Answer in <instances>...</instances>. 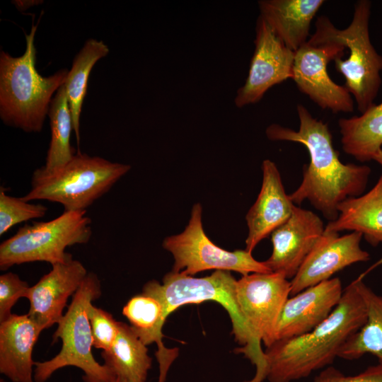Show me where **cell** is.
I'll use <instances>...</instances> for the list:
<instances>
[{
    "mask_svg": "<svg viewBox=\"0 0 382 382\" xmlns=\"http://www.w3.org/2000/svg\"><path fill=\"white\" fill-rule=\"evenodd\" d=\"M343 151L361 162L369 161L382 149V102L359 116L338 121Z\"/></svg>",
    "mask_w": 382,
    "mask_h": 382,
    "instance_id": "obj_23",
    "label": "cell"
},
{
    "mask_svg": "<svg viewBox=\"0 0 382 382\" xmlns=\"http://www.w3.org/2000/svg\"><path fill=\"white\" fill-rule=\"evenodd\" d=\"M382 166V149H379L374 156L373 159Z\"/></svg>",
    "mask_w": 382,
    "mask_h": 382,
    "instance_id": "obj_32",
    "label": "cell"
},
{
    "mask_svg": "<svg viewBox=\"0 0 382 382\" xmlns=\"http://www.w3.org/2000/svg\"><path fill=\"white\" fill-rule=\"evenodd\" d=\"M337 211V218L328 222L325 231H357L372 246L382 243V174L368 192L346 199Z\"/></svg>",
    "mask_w": 382,
    "mask_h": 382,
    "instance_id": "obj_21",
    "label": "cell"
},
{
    "mask_svg": "<svg viewBox=\"0 0 382 382\" xmlns=\"http://www.w3.org/2000/svg\"><path fill=\"white\" fill-rule=\"evenodd\" d=\"M29 288L17 274L8 272L0 276V323L12 315L13 306L20 298H25Z\"/></svg>",
    "mask_w": 382,
    "mask_h": 382,
    "instance_id": "obj_29",
    "label": "cell"
},
{
    "mask_svg": "<svg viewBox=\"0 0 382 382\" xmlns=\"http://www.w3.org/2000/svg\"><path fill=\"white\" fill-rule=\"evenodd\" d=\"M313 382H382V364L369 366L354 376H346L336 368L328 366L315 377Z\"/></svg>",
    "mask_w": 382,
    "mask_h": 382,
    "instance_id": "obj_30",
    "label": "cell"
},
{
    "mask_svg": "<svg viewBox=\"0 0 382 382\" xmlns=\"http://www.w3.org/2000/svg\"><path fill=\"white\" fill-rule=\"evenodd\" d=\"M47 115L50 118L51 140L43 167L52 170L66 163L76 154L70 143L74 127L64 84L53 97Z\"/></svg>",
    "mask_w": 382,
    "mask_h": 382,
    "instance_id": "obj_26",
    "label": "cell"
},
{
    "mask_svg": "<svg viewBox=\"0 0 382 382\" xmlns=\"http://www.w3.org/2000/svg\"><path fill=\"white\" fill-rule=\"evenodd\" d=\"M355 281L365 303L366 319L342 345L338 357L354 360L371 354L382 364V296L366 285L361 278Z\"/></svg>",
    "mask_w": 382,
    "mask_h": 382,
    "instance_id": "obj_24",
    "label": "cell"
},
{
    "mask_svg": "<svg viewBox=\"0 0 382 382\" xmlns=\"http://www.w3.org/2000/svg\"><path fill=\"white\" fill-rule=\"evenodd\" d=\"M87 274L84 265L73 257L52 265V270L28 289L25 296L30 302L28 315L43 330L57 324L68 299L76 292Z\"/></svg>",
    "mask_w": 382,
    "mask_h": 382,
    "instance_id": "obj_15",
    "label": "cell"
},
{
    "mask_svg": "<svg viewBox=\"0 0 382 382\" xmlns=\"http://www.w3.org/2000/svg\"><path fill=\"white\" fill-rule=\"evenodd\" d=\"M323 0H261L260 16L275 34L294 52L309 37L311 23Z\"/></svg>",
    "mask_w": 382,
    "mask_h": 382,
    "instance_id": "obj_19",
    "label": "cell"
},
{
    "mask_svg": "<svg viewBox=\"0 0 382 382\" xmlns=\"http://www.w3.org/2000/svg\"><path fill=\"white\" fill-rule=\"evenodd\" d=\"M342 294L341 281L335 277L288 299L277 323L275 341L301 335L313 330L329 317Z\"/></svg>",
    "mask_w": 382,
    "mask_h": 382,
    "instance_id": "obj_16",
    "label": "cell"
},
{
    "mask_svg": "<svg viewBox=\"0 0 382 382\" xmlns=\"http://www.w3.org/2000/svg\"><path fill=\"white\" fill-rule=\"evenodd\" d=\"M86 212H64L48 221L25 224L0 244V270L33 262L51 265L72 257L66 248L87 243L92 235L91 220Z\"/></svg>",
    "mask_w": 382,
    "mask_h": 382,
    "instance_id": "obj_8",
    "label": "cell"
},
{
    "mask_svg": "<svg viewBox=\"0 0 382 382\" xmlns=\"http://www.w3.org/2000/svg\"><path fill=\"white\" fill-rule=\"evenodd\" d=\"M236 281L229 271L225 270H215L202 278L171 271L163 277L162 284L156 280L146 282L142 293L161 303L166 319L183 305L205 301L219 303L228 312L232 323V333L236 341L242 345L235 352L243 354L255 365V372L262 374L267 367L265 351L241 313L236 296Z\"/></svg>",
    "mask_w": 382,
    "mask_h": 382,
    "instance_id": "obj_4",
    "label": "cell"
},
{
    "mask_svg": "<svg viewBox=\"0 0 382 382\" xmlns=\"http://www.w3.org/2000/svg\"><path fill=\"white\" fill-rule=\"evenodd\" d=\"M366 310L356 281L343 291L329 317L311 331L266 347V379L293 382L328 367L345 342L364 324Z\"/></svg>",
    "mask_w": 382,
    "mask_h": 382,
    "instance_id": "obj_2",
    "label": "cell"
},
{
    "mask_svg": "<svg viewBox=\"0 0 382 382\" xmlns=\"http://www.w3.org/2000/svg\"><path fill=\"white\" fill-rule=\"evenodd\" d=\"M47 207L42 204H35L6 194L5 189H0V236L13 226L33 219L45 216Z\"/></svg>",
    "mask_w": 382,
    "mask_h": 382,
    "instance_id": "obj_27",
    "label": "cell"
},
{
    "mask_svg": "<svg viewBox=\"0 0 382 382\" xmlns=\"http://www.w3.org/2000/svg\"><path fill=\"white\" fill-rule=\"evenodd\" d=\"M37 24L25 35L26 47L21 57L0 53V117L6 125L26 132H40L48 115L52 96L64 83L68 70L41 76L35 67L34 44Z\"/></svg>",
    "mask_w": 382,
    "mask_h": 382,
    "instance_id": "obj_3",
    "label": "cell"
},
{
    "mask_svg": "<svg viewBox=\"0 0 382 382\" xmlns=\"http://www.w3.org/2000/svg\"><path fill=\"white\" fill-rule=\"evenodd\" d=\"M362 237L357 231L340 236L337 232L324 231L290 281V295L328 280L334 274L352 264L368 261L369 253L360 247Z\"/></svg>",
    "mask_w": 382,
    "mask_h": 382,
    "instance_id": "obj_13",
    "label": "cell"
},
{
    "mask_svg": "<svg viewBox=\"0 0 382 382\" xmlns=\"http://www.w3.org/2000/svg\"><path fill=\"white\" fill-rule=\"evenodd\" d=\"M345 47L313 35L295 52L291 79L298 89L323 109L351 112L354 100L348 90L335 83L328 73L330 61L342 58Z\"/></svg>",
    "mask_w": 382,
    "mask_h": 382,
    "instance_id": "obj_10",
    "label": "cell"
},
{
    "mask_svg": "<svg viewBox=\"0 0 382 382\" xmlns=\"http://www.w3.org/2000/svg\"><path fill=\"white\" fill-rule=\"evenodd\" d=\"M88 317L93 337V345L96 349L107 351L114 344L119 331V321L109 312L90 304Z\"/></svg>",
    "mask_w": 382,
    "mask_h": 382,
    "instance_id": "obj_28",
    "label": "cell"
},
{
    "mask_svg": "<svg viewBox=\"0 0 382 382\" xmlns=\"http://www.w3.org/2000/svg\"><path fill=\"white\" fill-rule=\"evenodd\" d=\"M101 293L97 274L88 272L52 335V344L62 340L61 350L50 360L35 361V382H45L56 371L69 366L83 371L84 382H112L115 378L106 366L95 359L91 351L93 337L87 312Z\"/></svg>",
    "mask_w": 382,
    "mask_h": 382,
    "instance_id": "obj_6",
    "label": "cell"
},
{
    "mask_svg": "<svg viewBox=\"0 0 382 382\" xmlns=\"http://www.w3.org/2000/svg\"><path fill=\"white\" fill-rule=\"evenodd\" d=\"M108 53L109 48L102 40H88L74 57L64 83L78 146L80 141V116L89 75L95 64Z\"/></svg>",
    "mask_w": 382,
    "mask_h": 382,
    "instance_id": "obj_25",
    "label": "cell"
},
{
    "mask_svg": "<svg viewBox=\"0 0 382 382\" xmlns=\"http://www.w3.org/2000/svg\"><path fill=\"white\" fill-rule=\"evenodd\" d=\"M131 168L127 164L91 156L78 151L63 166L35 170L24 200L59 203L64 212H86Z\"/></svg>",
    "mask_w": 382,
    "mask_h": 382,
    "instance_id": "obj_5",
    "label": "cell"
},
{
    "mask_svg": "<svg viewBox=\"0 0 382 382\" xmlns=\"http://www.w3.org/2000/svg\"><path fill=\"white\" fill-rule=\"evenodd\" d=\"M122 314L146 346L156 344L157 351L155 354L159 366L158 382H165L179 351L177 348H167L163 342L162 329L166 319L161 303L154 297L141 293L127 301L122 308Z\"/></svg>",
    "mask_w": 382,
    "mask_h": 382,
    "instance_id": "obj_20",
    "label": "cell"
},
{
    "mask_svg": "<svg viewBox=\"0 0 382 382\" xmlns=\"http://www.w3.org/2000/svg\"><path fill=\"white\" fill-rule=\"evenodd\" d=\"M324 231L318 215L294 206L289 219L271 233L273 249L265 265L272 272L292 279Z\"/></svg>",
    "mask_w": 382,
    "mask_h": 382,
    "instance_id": "obj_14",
    "label": "cell"
},
{
    "mask_svg": "<svg viewBox=\"0 0 382 382\" xmlns=\"http://www.w3.org/2000/svg\"><path fill=\"white\" fill-rule=\"evenodd\" d=\"M254 44L247 79L234 99L239 108L259 102L273 86L292 78L295 52L285 45L260 16Z\"/></svg>",
    "mask_w": 382,
    "mask_h": 382,
    "instance_id": "obj_12",
    "label": "cell"
},
{
    "mask_svg": "<svg viewBox=\"0 0 382 382\" xmlns=\"http://www.w3.org/2000/svg\"><path fill=\"white\" fill-rule=\"evenodd\" d=\"M112 382H127V381H123V380H122V379H120V378H115L112 380Z\"/></svg>",
    "mask_w": 382,
    "mask_h": 382,
    "instance_id": "obj_33",
    "label": "cell"
},
{
    "mask_svg": "<svg viewBox=\"0 0 382 382\" xmlns=\"http://www.w3.org/2000/svg\"><path fill=\"white\" fill-rule=\"evenodd\" d=\"M202 212L201 204H195L185 230L163 241V248L174 258L173 272L190 276L209 270L235 271L243 276L272 272L264 262L256 260L245 250L231 252L216 245L204 231Z\"/></svg>",
    "mask_w": 382,
    "mask_h": 382,
    "instance_id": "obj_9",
    "label": "cell"
},
{
    "mask_svg": "<svg viewBox=\"0 0 382 382\" xmlns=\"http://www.w3.org/2000/svg\"><path fill=\"white\" fill-rule=\"evenodd\" d=\"M298 131L278 124L266 129L267 138L302 144L308 150L310 162L303 172L299 187L289 195L294 204L308 200L330 221L338 216V205L349 197L361 195L366 189L371 168L366 165L343 163L334 149L328 125L314 118L302 104L296 107Z\"/></svg>",
    "mask_w": 382,
    "mask_h": 382,
    "instance_id": "obj_1",
    "label": "cell"
},
{
    "mask_svg": "<svg viewBox=\"0 0 382 382\" xmlns=\"http://www.w3.org/2000/svg\"><path fill=\"white\" fill-rule=\"evenodd\" d=\"M43 329L28 315L0 323V373L13 382H34L33 347Z\"/></svg>",
    "mask_w": 382,
    "mask_h": 382,
    "instance_id": "obj_18",
    "label": "cell"
},
{
    "mask_svg": "<svg viewBox=\"0 0 382 382\" xmlns=\"http://www.w3.org/2000/svg\"><path fill=\"white\" fill-rule=\"evenodd\" d=\"M117 338L101 357L115 378L127 382H146L152 359L148 354L146 345L130 325L119 321Z\"/></svg>",
    "mask_w": 382,
    "mask_h": 382,
    "instance_id": "obj_22",
    "label": "cell"
},
{
    "mask_svg": "<svg viewBox=\"0 0 382 382\" xmlns=\"http://www.w3.org/2000/svg\"><path fill=\"white\" fill-rule=\"evenodd\" d=\"M290 294L291 282L280 273H252L236 281L241 313L253 335L266 347L275 341L277 323Z\"/></svg>",
    "mask_w": 382,
    "mask_h": 382,
    "instance_id": "obj_11",
    "label": "cell"
},
{
    "mask_svg": "<svg viewBox=\"0 0 382 382\" xmlns=\"http://www.w3.org/2000/svg\"><path fill=\"white\" fill-rule=\"evenodd\" d=\"M371 8L370 1H357L352 22L345 29L337 28L327 16H320L313 34L349 49L347 59L337 58L334 62L336 70L345 79V87L361 113L374 104L381 84L382 56L371 44L369 35Z\"/></svg>",
    "mask_w": 382,
    "mask_h": 382,
    "instance_id": "obj_7",
    "label": "cell"
},
{
    "mask_svg": "<svg viewBox=\"0 0 382 382\" xmlns=\"http://www.w3.org/2000/svg\"><path fill=\"white\" fill-rule=\"evenodd\" d=\"M0 382H6V381L4 379L1 378V379H0Z\"/></svg>",
    "mask_w": 382,
    "mask_h": 382,
    "instance_id": "obj_34",
    "label": "cell"
},
{
    "mask_svg": "<svg viewBox=\"0 0 382 382\" xmlns=\"http://www.w3.org/2000/svg\"><path fill=\"white\" fill-rule=\"evenodd\" d=\"M42 3V1H36V0H26V1H13V4L19 11H25L29 8L31 6L40 4Z\"/></svg>",
    "mask_w": 382,
    "mask_h": 382,
    "instance_id": "obj_31",
    "label": "cell"
},
{
    "mask_svg": "<svg viewBox=\"0 0 382 382\" xmlns=\"http://www.w3.org/2000/svg\"><path fill=\"white\" fill-rule=\"evenodd\" d=\"M262 170L260 192L245 216L248 234L245 250L251 253L262 239L289 219L295 206L285 192L274 163L268 159L263 161Z\"/></svg>",
    "mask_w": 382,
    "mask_h": 382,
    "instance_id": "obj_17",
    "label": "cell"
}]
</instances>
